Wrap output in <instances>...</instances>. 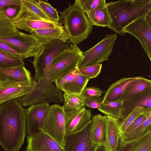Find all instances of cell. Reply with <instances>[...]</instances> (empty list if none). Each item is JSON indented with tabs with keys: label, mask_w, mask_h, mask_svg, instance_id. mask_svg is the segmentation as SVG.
<instances>
[{
	"label": "cell",
	"mask_w": 151,
	"mask_h": 151,
	"mask_svg": "<svg viewBox=\"0 0 151 151\" xmlns=\"http://www.w3.org/2000/svg\"><path fill=\"white\" fill-rule=\"evenodd\" d=\"M26 109L17 99L0 105V144L5 151H18L26 135Z\"/></svg>",
	"instance_id": "6da1fadb"
},
{
	"label": "cell",
	"mask_w": 151,
	"mask_h": 151,
	"mask_svg": "<svg viewBox=\"0 0 151 151\" xmlns=\"http://www.w3.org/2000/svg\"><path fill=\"white\" fill-rule=\"evenodd\" d=\"M106 5L109 16L108 27L122 35L128 25L151 12V0H120Z\"/></svg>",
	"instance_id": "7a4b0ae2"
},
{
	"label": "cell",
	"mask_w": 151,
	"mask_h": 151,
	"mask_svg": "<svg viewBox=\"0 0 151 151\" xmlns=\"http://www.w3.org/2000/svg\"><path fill=\"white\" fill-rule=\"evenodd\" d=\"M59 12L60 20L64 25L70 43L77 45L87 39L92 32L93 25L80 6L78 0H75L73 5H69Z\"/></svg>",
	"instance_id": "3957f363"
},
{
	"label": "cell",
	"mask_w": 151,
	"mask_h": 151,
	"mask_svg": "<svg viewBox=\"0 0 151 151\" xmlns=\"http://www.w3.org/2000/svg\"><path fill=\"white\" fill-rule=\"evenodd\" d=\"M53 83L50 79H39L29 93L17 99L25 107L49 102L63 103V93Z\"/></svg>",
	"instance_id": "277c9868"
},
{
	"label": "cell",
	"mask_w": 151,
	"mask_h": 151,
	"mask_svg": "<svg viewBox=\"0 0 151 151\" xmlns=\"http://www.w3.org/2000/svg\"><path fill=\"white\" fill-rule=\"evenodd\" d=\"M83 52L77 45L72 44L58 53L50 68L52 81L54 83L58 79L78 68L83 57Z\"/></svg>",
	"instance_id": "5b68a950"
},
{
	"label": "cell",
	"mask_w": 151,
	"mask_h": 151,
	"mask_svg": "<svg viewBox=\"0 0 151 151\" xmlns=\"http://www.w3.org/2000/svg\"><path fill=\"white\" fill-rule=\"evenodd\" d=\"M68 41L55 40L43 45L41 52L34 57L32 62L35 70L33 78L37 82L42 78L50 79V68L52 61L57 54L70 45Z\"/></svg>",
	"instance_id": "8992f818"
},
{
	"label": "cell",
	"mask_w": 151,
	"mask_h": 151,
	"mask_svg": "<svg viewBox=\"0 0 151 151\" xmlns=\"http://www.w3.org/2000/svg\"><path fill=\"white\" fill-rule=\"evenodd\" d=\"M117 37L116 34L107 35L92 48L83 52V57L78 65V69L99 64L109 60Z\"/></svg>",
	"instance_id": "52a82bcc"
},
{
	"label": "cell",
	"mask_w": 151,
	"mask_h": 151,
	"mask_svg": "<svg viewBox=\"0 0 151 151\" xmlns=\"http://www.w3.org/2000/svg\"><path fill=\"white\" fill-rule=\"evenodd\" d=\"M66 115L62 106L57 104L50 106L43 131L63 147L65 134Z\"/></svg>",
	"instance_id": "ba28073f"
},
{
	"label": "cell",
	"mask_w": 151,
	"mask_h": 151,
	"mask_svg": "<svg viewBox=\"0 0 151 151\" xmlns=\"http://www.w3.org/2000/svg\"><path fill=\"white\" fill-rule=\"evenodd\" d=\"M125 35L128 33L139 42L148 57L151 60V12L135 20L123 30Z\"/></svg>",
	"instance_id": "9c48e42d"
},
{
	"label": "cell",
	"mask_w": 151,
	"mask_h": 151,
	"mask_svg": "<svg viewBox=\"0 0 151 151\" xmlns=\"http://www.w3.org/2000/svg\"><path fill=\"white\" fill-rule=\"evenodd\" d=\"M12 21L18 30H22L29 32L42 29L64 27L61 22L45 20L34 16L21 5L18 14Z\"/></svg>",
	"instance_id": "30bf717a"
},
{
	"label": "cell",
	"mask_w": 151,
	"mask_h": 151,
	"mask_svg": "<svg viewBox=\"0 0 151 151\" xmlns=\"http://www.w3.org/2000/svg\"><path fill=\"white\" fill-rule=\"evenodd\" d=\"M0 40L9 44L22 53L24 59L35 57L41 52L43 46L33 36L22 32L17 35L0 37Z\"/></svg>",
	"instance_id": "8fae6325"
},
{
	"label": "cell",
	"mask_w": 151,
	"mask_h": 151,
	"mask_svg": "<svg viewBox=\"0 0 151 151\" xmlns=\"http://www.w3.org/2000/svg\"><path fill=\"white\" fill-rule=\"evenodd\" d=\"M91 120L82 129L65 136L63 148L65 151H96L99 145L90 137Z\"/></svg>",
	"instance_id": "7c38bea8"
},
{
	"label": "cell",
	"mask_w": 151,
	"mask_h": 151,
	"mask_svg": "<svg viewBox=\"0 0 151 151\" xmlns=\"http://www.w3.org/2000/svg\"><path fill=\"white\" fill-rule=\"evenodd\" d=\"M48 103L31 105L26 109V131L33 137L43 131L50 107Z\"/></svg>",
	"instance_id": "4fadbf2b"
},
{
	"label": "cell",
	"mask_w": 151,
	"mask_h": 151,
	"mask_svg": "<svg viewBox=\"0 0 151 151\" xmlns=\"http://www.w3.org/2000/svg\"><path fill=\"white\" fill-rule=\"evenodd\" d=\"M89 80L81 73L78 68L54 83L58 89L64 93L80 95Z\"/></svg>",
	"instance_id": "5bb4252c"
},
{
	"label": "cell",
	"mask_w": 151,
	"mask_h": 151,
	"mask_svg": "<svg viewBox=\"0 0 151 151\" xmlns=\"http://www.w3.org/2000/svg\"><path fill=\"white\" fill-rule=\"evenodd\" d=\"M36 82L34 79L31 81L23 82H0V105L24 96L31 91Z\"/></svg>",
	"instance_id": "9a60e30c"
},
{
	"label": "cell",
	"mask_w": 151,
	"mask_h": 151,
	"mask_svg": "<svg viewBox=\"0 0 151 151\" xmlns=\"http://www.w3.org/2000/svg\"><path fill=\"white\" fill-rule=\"evenodd\" d=\"M91 109L85 107L65 111L66 115L65 134L76 132L84 127L91 120Z\"/></svg>",
	"instance_id": "2e32d148"
},
{
	"label": "cell",
	"mask_w": 151,
	"mask_h": 151,
	"mask_svg": "<svg viewBox=\"0 0 151 151\" xmlns=\"http://www.w3.org/2000/svg\"><path fill=\"white\" fill-rule=\"evenodd\" d=\"M151 93V81L137 76L126 87L119 100L122 103L147 96Z\"/></svg>",
	"instance_id": "e0dca14e"
},
{
	"label": "cell",
	"mask_w": 151,
	"mask_h": 151,
	"mask_svg": "<svg viewBox=\"0 0 151 151\" xmlns=\"http://www.w3.org/2000/svg\"><path fill=\"white\" fill-rule=\"evenodd\" d=\"M26 151H65L53 138L42 131L32 137L27 136Z\"/></svg>",
	"instance_id": "ac0fdd59"
},
{
	"label": "cell",
	"mask_w": 151,
	"mask_h": 151,
	"mask_svg": "<svg viewBox=\"0 0 151 151\" xmlns=\"http://www.w3.org/2000/svg\"><path fill=\"white\" fill-rule=\"evenodd\" d=\"M107 116L101 114L93 116L91 119L90 137L94 143L105 147L107 143Z\"/></svg>",
	"instance_id": "d6986e66"
},
{
	"label": "cell",
	"mask_w": 151,
	"mask_h": 151,
	"mask_svg": "<svg viewBox=\"0 0 151 151\" xmlns=\"http://www.w3.org/2000/svg\"><path fill=\"white\" fill-rule=\"evenodd\" d=\"M29 33L35 37L42 46L57 40L65 42L68 41L64 27L41 29Z\"/></svg>",
	"instance_id": "ffe728a7"
},
{
	"label": "cell",
	"mask_w": 151,
	"mask_h": 151,
	"mask_svg": "<svg viewBox=\"0 0 151 151\" xmlns=\"http://www.w3.org/2000/svg\"><path fill=\"white\" fill-rule=\"evenodd\" d=\"M117 151H151V131L131 140H124L120 136Z\"/></svg>",
	"instance_id": "44dd1931"
},
{
	"label": "cell",
	"mask_w": 151,
	"mask_h": 151,
	"mask_svg": "<svg viewBox=\"0 0 151 151\" xmlns=\"http://www.w3.org/2000/svg\"><path fill=\"white\" fill-rule=\"evenodd\" d=\"M34 79L31 72L24 65L6 69L0 68V82H20Z\"/></svg>",
	"instance_id": "7402d4cb"
},
{
	"label": "cell",
	"mask_w": 151,
	"mask_h": 151,
	"mask_svg": "<svg viewBox=\"0 0 151 151\" xmlns=\"http://www.w3.org/2000/svg\"><path fill=\"white\" fill-rule=\"evenodd\" d=\"M136 78H124L112 83L106 91L102 103L119 100L127 86Z\"/></svg>",
	"instance_id": "603a6c76"
},
{
	"label": "cell",
	"mask_w": 151,
	"mask_h": 151,
	"mask_svg": "<svg viewBox=\"0 0 151 151\" xmlns=\"http://www.w3.org/2000/svg\"><path fill=\"white\" fill-rule=\"evenodd\" d=\"M87 18L92 25L108 27L109 16L105 0H101L98 5L89 14Z\"/></svg>",
	"instance_id": "cb8c5ba5"
},
{
	"label": "cell",
	"mask_w": 151,
	"mask_h": 151,
	"mask_svg": "<svg viewBox=\"0 0 151 151\" xmlns=\"http://www.w3.org/2000/svg\"><path fill=\"white\" fill-rule=\"evenodd\" d=\"M107 143L104 148L107 151H117L120 134L118 123L116 119L107 116Z\"/></svg>",
	"instance_id": "d4e9b609"
},
{
	"label": "cell",
	"mask_w": 151,
	"mask_h": 151,
	"mask_svg": "<svg viewBox=\"0 0 151 151\" xmlns=\"http://www.w3.org/2000/svg\"><path fill=\"white\" fill-rule=\"evenodd\" d=\"M151 107V93L137 99L122 103L121 119L119 122L125 118L136 106Z\"/></svg>",
	"instance_id": "484cf974"
},
{
	"label": "cell",
	"mask_w": 151,
	"mask_h": 151,
	"mask_svg": "<svg viewBox=\"0 0 151 151\" xmlns=\"http://www.w3.org/2000/svg\"><path fill=\"white\" fill-rule=\"evenodd\" d=\"M122 106V102L119 100L104 102L102 103L98 110L107 116L116 119L118 123L121 119Z\"/></svg>",
	"instance_id": "4316f807"
},
{
	"label": "cell",
	"mask_w": 151,
	"mask_h": 151,
	"mask_svg": "<svg viewBox=\"0 0 151 151\" xmlns=\"http://www.w3.org/2000/svg\"><path fill=\"white\" fill-rule=\"evenodd\" d=\"M22 32L16 28L12 20L0 9V37L12 36L20 34Z\"/></svg>",
	"instance_id": "83f0119b"
},
{
	"label": "cell",
	"mask_w": 151,
	"mask_h": 151,
	"mask_svg": "<svg viewBox=\"0 0 151 151\" xmlns=\"http://www.w3.org/2000/svg\"><path fill=\"white\" fill-rule=\"evenodd\" d=\"M64 105L62 106L65 111L81 108L85 106L83 98L80 95L64 93Z\"/></svg>",
	"instance_id": "f1b7e54d"
},
{
	"label": "cell",
	"mask_w": 151,
	"mask_h": 151,
	"mask_svg": "<svg viewBox=\"0 0 151 151\" xmlns=\"http://www.w3.org/2000/svg\"><path fill=\"white\" fill-rule=\"evenodd\" d=\"M150 131H151V116L132 132L120 136L124 140H131L140 137Z\"/></svg>",
	"instance_id": "f546056e"
},
{
	"label": "cell",
	"mask_w": 151,
	"mask_h": 151,
	"mask_svg": "<svg viewBox=\"0 0 151 151\" xmlns=\"http://www.w3.org/2000/svg\"><path fill=\"white\" fill-rule=\"evenodd\" d=\"M24 64L23 60L10 55L0 49V68H9Z\"/></svg>",
	"instance_id": "4dcf8cb0"
},
{
	"label": "cell",
	"mask_w": 151,
	"mask_h": 151,
	"mask_svg": "<svg viewBox=\"0 0 151 151\" xmlns=\"http://www.w3.org/2000/svg\"><path fill=\"white\" fill-rule=\"evenodd\" d=\"M21 5L29 13L45 20H50L38 6L36 0H21Z\"/></svg>",
	"instance_id": "1f68e13d"
},
{
	"label": "cell",
	"mask_w": 151,
	"mask_h": 151,
	"mask_svg": "<svg viewBox=\"0 0 151 151\" xmlns=\"http://www.w3.org/2000/svg\"><path fill=\"white\" fill-rule=\"evenodd\" d=\"M145 108L136 107L127 117L118 123L119 132H124L135 119L144 110Z\"/></svg>",
	"instance_id": "d6a6232c"
},
{
	"label": "cell",
	"mask_w": 151,
	"mask_h": 151,
	"mask_svg": "<svg viewBox=\"0 0 151 151\" xmlns=\"http://www.w3.org/2000/svg\"><path fill=\"white\" fill-rule=\"evenodd\" d=\"M151 116V107H146L131 123L123 133L120 134V136L127 135L133 131L146 120Z\"/></svg>",
	"instance_id": "836d02e7"
},
{
	"label": "cell",
	"mask_w": 151,
	"mask_h": 151,
	"mask_svg": "<svg viewBox=\"0 0 151 151\" xmlns=\"http://www.w3.org/2000/svg\"><path fill=\"white\" fill-rule=\"evenodd\" d=\"M37 4L49 20L53 22L60 21L58 12L50 4L41 0H36Z\"/></svg>",
	"instance_id": "e575fe53"
},
{
	"label": "cell",
	"mask_w": 151,
	"mask_h": 151,
	"mask_svg": "<svg viewBox=\"0 0 151 151\" xmlns=\"http://www.w3.org/2000/svg\"><path fill=\"white\" fill-rule=\"evenodd\" d=\"M101 63L78 69L80 72L90 80L96 77L101 72Z\"/></svg>",
	"instance_id": "d590c367"
},
{
	"label": "cell",
	"mask_w": 151,
	"mask_h": 151,
	"mask_svg": "<svg viewBox=\"0 0 151 151\" xmlns=\"http://www.w3.org/2000/svg\"><path fill=\"white\" fill-rule=\"evenodd\" d=\"M104 92L97 87L91 86L86 87L80 95L83 98H99Z\"/></svg>",
	"instance_id": "8d00e7d4"
},
{
	"label": "cell",
	"mask_w": 151,
	"mask_h": 151,
	"mask_svg": "<svg viewBox=\"0 0 151 151\" xmlns=\"http://www.w3.org/2000/svg\"><path fill=\"white\" fill-rule=\"evenodd\" d=\"M101 1V0H78L81 8L87 15L91 13Z\"/></svg>",
	"instance_id": "74e56055"
},
{
	"label": "cell",
	"mask_w": 151,
	"mask_h": 151,
	"mask_svg": "<svg viewBox=\"0 0 151 151\" xmlns=\"http://www.w3.org/2000/svg\"><path fill=\"white\" fill-rule=\"evenodd\" d=\"M0 49L14 57L23 60L24 59L22 53L9 44L0 40Z\"/></svg>",
	"instance_id": "f35d334b"
},
{
	"label": "cell",
	"mask_w": 151,
	"mask_h": 151,
	"mask_svg": "<svg viewBox=\"0 0 151 151\" xmlns=\"http://www.w3.org/2000/svg\"><path fill=\"white\" fill-rule=\"evenodd\" d=\"M103 100V98H83V102L85 106L89 108H99Z\"/></svg>",
	"instance_id": "ab89813d"
},
{
	"label": "cell",
	"mask_w": 151,
	"mask_h": 151,
	"mask_svg": "<svg viewBox=\"0 0 151 151\" xmlns=\"http://www.w3.org/2000/svg\"><path fill=\"white\" fill-rule=\"evenodd\" d=\"M21 5H11L3 8L4 11L7 17L12 19L18 14L21 8Z\"/></svg>",
	"instance_id": "60d3db41"
},
{
	"label": "cell",
	"mask_w": 151,
	"mask_h": 151,
	"mask_svg": "<svg viewBox=\"0 0 151 151\" xmlns=\"http://www.w3.org/2000/svg\"><path fill=\"white\" fill-rule=\"evenodd\" d=\"M11 5H20L21 0H0V9Z\"/></svg>",
	"instance_id": "b9f144b4"
},
{
	"label": "cell",
	"mask_w": 151,
	"mask_h": 151,
	"mask_svg": "<svg viewBox=\"0 0 151 151\" xmlns=\"http://www.w3.org/2000/svg\"><path fill=\"white\" fill-rule=\"evenodd\" d=\"M96 151H107L104 147L102 146L99 145Z\"/></svg>",
	"instance_id": "7bdbcfd3"
}]
</instances>
